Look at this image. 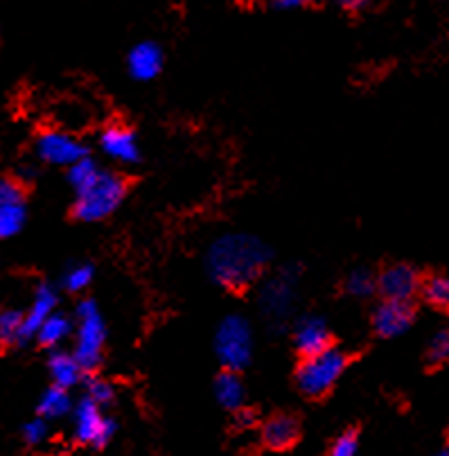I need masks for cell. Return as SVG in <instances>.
<instances>
[{
    "label": "cell",
    "mask_w": 449,
    "mask_h": 456,
    "mask_svg": "<svg viewBox=\"0 0 449 456\" xmlns=\"http://www.w3.org/2000/svg\"><path fill=\"white\" fill-rule=\"evenodd\" d=\"M208 273L226 289L251 285L269 263V248L253 235H222L208 251Z\"/></svg>",
    "instance_id": "6da1fadb"
},
{
    "label": "cell",
    "mask_w": 449,
    "mask_h": 456,
    "mask_svg": "<svg viewBox=\"0 0 449 456\" xmlns=\"http://www.w3.org/2000/svg\"><path fill=\"white\" fill-rule=\"evenodd\" d=\"M125 181L118 175L104 172L97 176L95 183L88 185L86 190L78 192V201H75V215L82 222H100L107 219L109 215L116 213L118 206L125 200Z\"/></svg>",
    "instance_id": "7a4b0ae2"
},
{
    "label": "cell",
    "mask_w": 449,
    "mask_h": 456,
    "mask_svg": "<svg viewBox=\"0 0 449 456\" xmlns=\"http://www.w3.org/2000/svg\"><path fill=\"white\" fill-rule=\"evenodd\" d=\"M343 369H346V354L330 346L321 353L305 357L296 373V382L307 398H321L339 382Z\"/></svg>",
    "instance_id": "3957f363"
},
{
    "label": "cell",
    "mask_w": 449,
    "mask_h": 456,
    "mask_svg": "<svg viewBox=\"0 0 449 456\" xmlns=\"http://www.w3.org/2000/svg\"><path fill=\"white\" fill-rule=\"evenodd\" d=\"M215 353L226 370H241L251 362L253 335L247 319L233 314L222 321L215 335Z\"/></svg>",
    "instance_id": "277c9868"
},
{
    "label": "cell",
    "mask_w": 449,
    "mask_h": 456,
    "mask_svg": "<svg viewBox=\"0 0 449 456\" xmlns=\"http://www.w3.org/2000/svg\"><path fill=\"white\" fill-rule=\"evenodd\" d=\"M78 344H75V357L84 370H93L102 362V348L107 339V328L102 321L100 310L93 301H82L78 307Z\"/></svg>",
    "instance_id": "5b68a950"
},
{
    "label": "cell",
    "mask_w": 449,
    "mask_h": 456,
    "mask_svg": "<svg viewBox=\"0 0 449 456\" xmlns=\"http://www.w3.org/2000/svg\"><path fill=\"white\" fill-rule=\"evenodd\" d=\"M73 429L79 443L93 447H104L116 434V422L104 416L102 407L91 398H82L73 407Z\"/></svg>",
    "instance_id": "8992f818"
},
{
    "label": "cell",
    "mask_w": 449,
    "mask_h": 456,
    "mask_svg": "<svg viewBox=\"0 0 449 456\" xmlns=\"http://www.w3.org/2000/svg\"><path fill=\"white\" fill-rule=\"evenodd\" d=\"M37 154H39L41 160L50 163V166L70 167L73 163H78V160L86 156V150L70 134L50 129V132L41 134L39 141H37Z\"/></svg>",
    "instance_id": "52a82bcc"
},
{
    "label": "cell",
    "mask_w": 449,
    "mask_h": 456,
    "mask_svg": "<svg viewBox=\"0 0 449 456\" xmlns=\"http://www.w3.org/2000/svg\"><path fill=\"white\" fill-rule=\"evenodd\" d=\"M422 287V278L411 265H391L377 278V291L388 301H413Z\"/></svg>",
    "instance_id": "ba28073f"
},
{
    "label": "cell",
    "mask_w": 449,
    "mask_h": 456,
    "mask_svg": "<svg viewBox=\"0 0 449 456\" xmlns=\"http://www.w3.org/2000/svg\"><path fill=\"white\" fill-rule=\"evenodd\" d=\"M416 319V307L411 301H388L384 298L372 314V328L384 339H393L409 330Z\"/></svg>",
    "instance_id": "9c48e42d"
},
{
    "label": "cell",
    "mask_w": 449,
    "mask_h": 456,
    "mask_svg": "<svg viewBox=\"0 0 449 456\" xmlns=\"http://www.w3.org/2000/svg\"><path fill=\"white\" fill-rule=\"evenodd\" d=\"M25 224V194L16 181L0 176V240L12 238Z\"/></svg>",
    "instance_id": "30bf717a"
},
{
    "label": "cell",
    "mask_w": 449,
    "mask_h": 456,
    "mask_svg": "<svg viewBox=\"0 0 449 456\" xmlns=\"http://www.w3.org/2000/svg\"><path fill=\"white\" fill-rule=\"evenodd\" d=\"M294 273H282V276L271 278L260 291V305L271 319H285L291 312L296 298Z\"/></svg>",
    "instance_id": "8fae6325"
},
{
    "label": "cell",
    "mask_w": 449,
    "mask_h": 456,
    "mask_svg": "<svg viewBox=\"0 0 449 456\" xmlns=\"http://www.w3.org/2000/svg\"><path fill=\"white\" fill-rule=\"evenodd\" d=\"M102 151L109 156V159L118 160V163H134L141 156L138 150V141H135L134 134L122 125H113L109 129H104L100 138Z\"/></svg>",
    "instance_id": "7c38bea8"
},
{
    "label": "cell",
    "mask_w": 449,
    "mask_h": 456,
    "mask_svg": "<svg viewBox=\"0 0 449 456\" xmlns=\"http://www.w3.org/2000/svg\"><path fill=\"white\" fill-rule=\"evenodd\" d=\"M296 348L300 350L303 357L309 354H316L321 350L330 348V330L328 323H325L321 316H305L303 321H298L294 332Z\"/></svg>",
    "instance_id": "4fadbf2b"
},
{
    "label": "cell",
    "mask_w": 449,
    "mask_h": 456,
    "mask_svg": "<svg viewBox=\"0 0 449 456\" xmlns=\"http://www.w3.org/2000/svg\"><path fill=\"white\" fill-rule=\"evenodd\" d=\"M127 66H129L131 77L150 82L163 69V50L151 44V41H143L135 48H131L129 57H127Z\"/></svg>",
    "instance_id": "5bb4252c"
},
{
    "label": "cell",
    "mask_w": 449,
    "mask_h": 456,
    "mask_svg": "<svg viewBox=\"0 0 449 456\" xmlns=\"http://www.w3.org/2000/svg\"><path fill=\"white\" fill-rule=\"evenodd\" d=\"M54 307H57L54 291L45 285L39 287V291H37V297L32 301V307L28 310V314H23V339L37 337V332L45 323V319L54 314Z\"/></svg>",
    "instance_id": "9a60e30c"
},
{
    "label": "cell",
    "mask_w": 449,
    "mask_h": 456,
    "mask_svg": "<svg viewBox=\"0 0 449 456\" xmlns=\"http://www.w3.org/2000/svg\"><path fill=\"white\" fill-rule=\"evenodd\" d=\"M262 438L273 450H285V447L294 445V441L298 438V422L291 416H273L271 420H266Z\"/></svg>",
    "instance_id": "2e32d148"
},
{
    "label": "cell",
    "mask_w": 449,
    "mask_h": 456,
    "mask_svg": "<svg viewBox=\"0 0 449 456\" xmlns=\"http://www.w3.org/2000/svg\"><path fill=\"white\" fill-rule=\"evenodd\" d=\"M215 395H217V403L226 409H241L244 404V395H247V388L241 384V379L237 378V370H224L222 375L215 382Z\"/></svg>",
    "instance_id": "e0dca14e"
},
{
    "label": "cell",
    "mask_w": 449,
    "mask_h": 456,
    "mask_svg": "<svg viewBox=\"0 0 449 456\" xmlns=\"http://www.w3.org/2000/svg\"><path fill=\"white\" fill-rule=\"evenodd\" d=\"M84 369L79 366L78 357L70 353H54L50 357V375H53L54 384L63 388H70L82 379Z\"/></svg>",
    "instance_id": "ac0fdd59"
},
{
    "label": "cell",
    "mask_w": 449,
    "mask_h": 456,
    "mask_svg": "<svg viewBox=\"0 0 449 456\" xmlns=\"http://www.w3.org/2000/svg\"><path fill=\"white\" fill-rule=\"evenodd\" d=\"M73 400H70V394L68 388L63 387H50L39 400V416L45 418V420H54V418L70 416L73 413Z\"/></svg>",
    "instance_id": "d6986e66"
},
{
    "label": "cell",
    "mask_w": 449,
    "mask_h": 456,
    "mask_svg": "<svg viewBox=\"0 0 449 456\" xmlns=\"http://www.w3.org/2000/svg\"><path fill=\"white\" fill-rule=\"evenodd\" d=\"M420 291L431 307L440 312H449V276H443V273L429 276L427 281H422Z\"/></svg>",
    "instance_id": "ffe728a7"
},
{
    "label": "cell",
    "mask_w": 449,
    "mask_h": 456,
    "mask_svg": "<svg viewBox=\"0 0 449 456\" xmlns=\"http://www.w3.org/2000/svg\"><path fill=\"white\" fill-rule=\"evenodd\" d=\"M70 330H73V323H70V319L54 312V314L48 316V319H45V323L39 328V332H37V339H39L44 346H59L68 335H70Z\"/></svg>",
    "instance_id": "44dd1931"
},
{
    "label": "cell",
    "mask_w": 449,
    "mask_h": 456,
    "mask_svg": "<svg viewBox=\"0 0 449 456\" xmlns=\"http://www.w3.org/2000/svg\"><path fill=\"white\" fill-rule=\"evenodd\" d=\"M100 175L102 170L97 167V163H93V160L88 159V156H84L82 160H78V163H73V166L68 167V181H70V185L75 188V192H82L88 185L95 183V179Z\"/></svg>",
    "instance_id": "7402d4cb"
},
{
    "label": "cell",
    "mask_w": 449,
    "mask_h": 456,
    "mask_svg": "<svg viewBox=\"0 0 449 456\" xmlns=\"http://www.w3.org/2000/svg\"><path fill=\"white\" fill-rule=\"evenodd\" d=\"M23 339V314L16 310L0 312V344H14Z\"/></svg>",
    "instance_id": "603a6c76"
},
{
    "label": "cell",
    "mask_w": 449,
    "mask_h": 456,
    "mask_svg": "<svg viewBox=\"0 0 449 456\" xmlns=\"http://www.w3.org/2000/svg\"><path fill=\"white\" fill-rule=\"evenodd\" d=\"M427 364L429 366H445L449 364V328L436 332L427 348Z\"/></svg>",
    "instance_id": "cb8c5ba5"
},
{
    "label": "cell",
    "mask_w": 449,
    "mask_h": 456,
    "mask_svg": "<svg viewBox=\"0 0 449 456\" xmlns=\"http://www.w3.org/2000/svg\"><path fill=\"white\" fill-rule=\"evenodd\" d=\"M346 289L357 298H366L371 297L372 291H377V278H372L371 273L359 269V272L350 273L348 282H346Z\"/></svg>",
    "instance_id": "d4e9b609"
},
{
    "label": "cell",
    "mask_w": 449,
    "mask_h": 456,
    "mask_svg": "<svg viewBox=\"0 0 449 456\" xmlns=\"http://www.w3.org/2000/svg\"><path fill=\"white\" fill-rule=\"evenodd\" d=\"M91 281H93L91 265H75V267L68 269L66 276H63V285H66L68 291H73V294L86 289V287L91 285Z\"/></svg>",
    "instance_id": "484cf974"
},
{
    "label": "cell",
    "mask_w": 449,
    "mask_h": 456,
    "mask_svg": "<svg viewBox=\"0 0 449 456\" xmlns=\"http://www.w3.org/2000/svg\"><path fill=\"white\" fill-rule=\"evenodd\" d=\"M113 395H116V391H113V387L107 382V379L93 378L91 382L86 384V398H91L93 403H97L100 407H107V404H111Z\"/></svg>",
    "instance_id": "4316f807"
},
{
    "label": "cell",
    "mask_w": 449,
    "mask_h": 456,
    "mask_svg": "<svg viewBox=\"0 0 449 456\" xmlns=\"http://www.w3.org/2000/svg\"><path fill=\"white\" fill-rule=\"evenodd\" d=\"M359 452V438L355 432H346L332 443L328 456H357Z\"/></svg>",
    "instance_id": "83f0119b"
},
{
    "label": "cell",
    "mask_w": 449,
    "mask_h": 456,
    "mask_svg": "<svg viewBox=\"0 0 449 456\" xmlns=\"http://www.w3.org/2000/svg\"><path fill=\"white\" fill-rule=\"evenodd\" d=\"M23 438L28 445H39L48 438V420L45 418H34L23 428Z\"/></svg>",
    "instance_id": "f1b7e54d"
},
{
    "label": "cell",
    "mask_w": 449,
    "mask_h": 456,
    "mask_svg": "<svg viewBox=\"0 0 449 456\" xmlns=\"http://www.w3.org/2000/svg\"><path fill=\"white\" fill-rule=\"evenodd\" d=\"M300 5H305V0H275L278 10H298Z\"/></svg>",
    "instance_id": "f546056e"
},
{
    "label": "cell",
    "mask_w": 449,
    "mask_h": 456,
    "mask_svg": "<svg viewBox=\"0 0 449 456\" xmlns=\"http://www.w3.org/2000/svg\"><path fill=\"white\" fill-rule=\"evenodd\" d=\"M368 0H337V5H341L343 10H362Z\"/></svg>",
    "instance_id": "4dcf8cb0"
},
{
    "label": "cell",
    "mask_w": 449,
    "mask_h": 456,
    "mask_svg": "<svg viewBox=\"0 0 449 456\" xmlns=\"http://www.w3.org/2000/svg\"><path fill=\"white\" fill-rule=\"evenodd\" d=\"M253 422V413L251 411H241V409H237V425H241V428H244V425H251Z\"/></svg>",
    "instance_id": "1f68e13d"
},
{
    "label": "cell",
    "mask_w": 449,
    "mask_h": 456,
    "mask_svg": "<svg viewBox=\"0 0 449 456\" xmlns=\"http://www.w3.org/2000/svg\"><path fill=\"white\" fill-rule=\"evenodd\" d=\"M436 456H449V447H445V450L436 452Z\"/></svg>",
    "instance_id": "d6a6232c"
},
{
    "label": "cell",
    "mask_w": 449,
    "mask_h": 456,
    "mask_svg": "<svg viewBox=\"0 0 449 456\" xmlns=\"http://www.w3.org/2000/svg\"><path fill=\"white\" fill-rule=\"evenodd\" d=\"M305 3H312V0H305Z\"/></svg>",
    "instance_id": "836d02e7"
}]
</instances>
